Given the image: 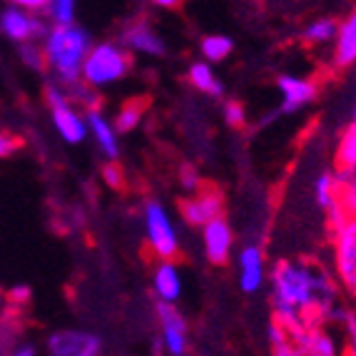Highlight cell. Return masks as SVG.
I'll use <instances>...</instances> for the list:
<instances>
[{
    "label": "cell",
    "mask_w": 356,
    "mask_h": 356,
    "mask_svg": "<svg viewBox=\"0 0 356 356\" xmlns=\"http://www.w3.org/2000/svg\"><path fill=\"white\" fill-rule=\"evenodd\" d=\"M157 319H160L162 349L170 356H184L187 351V321L175 304L157 302Z\"/></svg>",
    "instance_id": "obj_9"
},
{
    "label": "cell",
    "mask_w": 356,
    "mask_h": 356,
    "mask_svg": "<svg viewBox=\"0 0 356 356\" xmlns=\"http://www.w3.org/2000/svg\"><path fill=\"white\" fill-rule=\"evenodd\" d=\"M147 110V97H132L125 105L120 107L118 115H115V130L122 135V132H132L140 122H143V115Z\"/></svg>",
    "instance_id": "obj_20"
},
{
    "label": "cell",
    "mask_w": 356,
    "mask_h": 356,
    "mask_svg": "<svg viewBox=\"0 0 356 356\" xmlns=\"http://www.w3.org/2000/svg\"><path fill=\"white\" fill-rule=\"evenodd\" d=\"M277 88H280V95H282V105H280L282 115L299 113L302 107H307L316 97V85L309 77L282 75L277 80Z\"/></svg>",
    "instance_id": "obj_14"
},
{
    "label": "cell",
    "mask_w": 356,
    "mask_h": 356,
    "mask_svg": "<svg viewBox=\"0 0 356 356\" xmlns=\"http://www.w3.org/2000/svg\"><path fill=\"white\" fill-rule=\"evenodd\" d=\"M20 147H23V140H20V137L10 135V132H0V160L13 157Z\"/></svg>",
    "instance_id": "obj_32"
},
{
    "label": "cell",
    "mask_w": 356,
    "mask_h": 356,
    "mask_svg": "<svg viewBox=\"0 0 356 356\" xmlns=\"http://www.w3.org/2000/svg\"><path fill=\"white\" fill-rule=\"evenodd\" d=\"M8 309V299H6V291L0 289V319H3V314H6Z\"/></svg>",
    "instance_id": "obj_37"
},
{
    "label": "cell",
    "mask_w": 356,
    "mask_h": 356,
    "mask_svg": "<svg viewBox=\"0 0 356 356\" xmlns=\"http://www.w3.org/2000/svg\"><path fill=\"white\" fill-rule=\"evenodd\" d=\"M102 179H105L113 190H120L122 184H125V172H122V167L118 165V160L115 162H107L105 167H102Z\"/></svg>",
    "instance_id": "obj_30"
},
{
    "label": "cell",
    "mask_w": 356,
    "mask_h": 356,
    "mask_svg": "<svg viewBox=\"0 0 356 356\" xmlns=\"http://www.w3.org/2000/svg\"><path fill=\"white\" fill-rule=\"evenodd\" d=\"M132 58L125 50V45H115V42H100L92 45L83 63V83L90 88H105L130 72Z\"/></svg>",
    "instance_id": "obj_3"
},
{
    "label": "cell",
    "mask_w": 356,
    "mask_h": 356,
    "mask_svg": "<svg viewBox=\"0 0 356 356\" xmlns=\"http://www.w3.org/2000/svg\"><path fill=\"white\" fill-rule=\"evenodd\" d=\"M6 299L10 307H25L30 302V289L28 286H13L10 291H6Z\"/></svg>",
    "instance_id": "obj_33"
},
{
    "label": "cell",
    "mask_w": 356,
    "mask_h": 356,
    "mask_svg": "<svg viewBox=\"0 0 356 356\" xmlns=\"http://www.w3.org/2000/svg\"><path fill=\"white\" fill-rule=\"evenodd\" d=\"M232 40L227 35H207L202 40V55L209 63H222V60L229 58L232 53Z\"/></svg>",
    "instance_id": "obj_26"
},
{
    "label": "cell",
    "mask_w": 356,
    "mask_h": 356,
    "mask_svg": "<svg viewBox=\"0 0 356 356\" xmlns=\"http://www.w3.org/2000/svg\"><path fill=\"white\" fill-rule=\"evenodd\" d=\"M152 3L154 6H160V8H170V10L182 6V0H152Z\"/></svg>",
    "instance_id": "obj_36"
},
{
    "label": "cell",
    "mask_w": 356,
    "mask_h": 356,
    "mask_svg": "<svg viewBox=\"0 0 356 356\" xmlns=\"http://www.w3.org/2000/svg\"><path fill=\"white\" fill-rule=\"evenodd\" d=\"M145 237L157 259H175L179 254V234L175 222L160 200H147L143 207Z\"/></svg>",
    "instance_id": "obj_4"
},
{
    "label": "cell",
    "mask_w": 356,
    "mask_h": 356,
    "mask_svg": "<svg viewBox=\"0 0 356 356\" xmlns=\"http://www.w3.org/2000/svg\"><path fill=\"white\" fill-rule=\"evenodd\" d=\"M225 122L229 127H234V130L247 125V113H244V107L237 100L225 102Z\"/></svg>",
    "instance_id": "obj_29"
},
{
    "label": "cell",
    "mask_w": 356,
    "mask_h": 356,
    "mask_svg": "<svg viewBox=\"0 0 356 356\" xmlns=\"http://www.w3.org/2000/svg\"><path fill=\"white\" fill-rule=\"evenodd\" d=\"M356 63V10L339 25L337 45H334V65L349 67Z\"/></svg>",
    "instance_id": "obj_18"
},
{
    "label": "cell",
    "mask_w": 356,
    "mask_h": 356,
    "mask_svg": "<svg viewBox=\"0 0 356 356\" xmlns=\"http://www.w3.org/2000/svg\"><path fill=\"white\" fill-rule=\"evenodd\" d=\"M337 33H339V25L337 20L332 18H321V20H314L312 25L304 28V40L312 42V45H324V42H332L337 40Z\"/></svg>",
    "instance_id": "obj_25"
},
{
    "label": "cell",
    "mask_w": 356,
    "mask_h": 356,
    "mask_svg": "<svg viewBox=\"0 0 356 356\" xmlns=\"http://www.w3.org/2000/svg\"><path fill=\"white\" fill-rule=\"evenodd\" d=\"M334 237V272L341 289L356 299V214L346 217L332 229Z\"/></svg>",
    "instance_id": "obj_6"
},
{
    "label": "cell",
    "mask_w": 356,
    "mask_h": 356,
    "mask_svg": "<svg viewBox=\"0 0 356 356\" xmlns=\"http://www.w3.org/2000/svg\"><path fill=\"white\" fill-rule=\"evenodd\" d=\"M0 356H6V354H3V351H0Z\"/></svg>",
    "instance_id": "obj_39"
},
{
    "label": "cell",
    "mask_w": 356,
    "mask_h": 356,
    "mask_svg": "<svg viewBox=\"0 0 356 356\" xmlns=\"http://www.w3.org/2000/svg\"><path fill=\"white\" fill-rule=\"evenodd\" d=\"M92 42H90L88 30L77 25H55L45 35V63L58 77V85L70 88L80 83L83 75V63L88 58Z\"/></svg>",
    "instance_id": "obj_2"
},
{
    "label": "cell",
    "mask_w": 356,
    "mask_h": 356,
    "mask_svg": "<svg viewBox=\"0 0 356 356\" xmlns=\"http://www.w3.org/2000/svg\"><path fill=\"white\" fill-rule=\"evenodd\" d=\"M154 356H162V354H154Z\"/></svg>",
    "instance_id": "obj_40"
},
{
    "label": "cell",
    "mask_w": 356,
    "mask_h": 356,
    "mask_svg": "<svg viewBox=\"0 0 356 356\" xmlns=\"http://www.w3.org/2000/svg\"><path fill=\"white\" fill-rule=\"evenodd\" d=\"M85 122H88V135L95 140L97 149L105 154L107 162H115L120 157V132L115 125L102 115L100 107L85 110Z\"/></svg>",
    "instance_id": "obj_12"
},
{
    "label": "cell",
    "mask_w": 356,
    "mask_h": 356,
    "mask_svg": "<svg viewBox=\"0 0 356 356\" xmlns=\"http://www.w3.org/2000/svg\"><path fill=\"white\" fill-rule=\"evenodd\" d=\"M272 284L274 321H280L286 332H297L309 321L337 319L341 304L337 302V284L327 272L312 261L282 259L269 269Z\"/></svg>",
    "instance_id": "obj_1"
},
{
    "label": "cell",
    "mask_w": 356,
    "mask_h": 356,
    "mask_svg": "<svg viewBox=\"0 0 356 356\" xmlns=\"http://www.w3.org/2000/svg\"><path fill=\"white\" fill-rule=\"evenodd\" d=\"M289 337L294 339V344L302 349L304 356H341L337 337H334L321 321L302 324V327H299L297 332H291Z\"/></svg>",
    "instance_id": "obj_10"
},
{
    "label": "cell",
    "mask_w": 356,
    "mask_h": 356,
    "mask_svg": "<svg viewBox=\"0 0 356 356\" xmlns=\"http://www.w3.org/2000/svg\"><path fill=\"white\" fill-rule=\"evenodd\" d=\"M15 8H23V10H40V8H48L50 0H10Z\"/></svg>",
    "instance_id": "obj_34"
},
{
    "label": "cell",
    "mask_w": 356,
    "mask_h": 356,
    "mask_svg": "<svg viewBox=\"0 0 356 356\" xmlns=\"http://www.w3.org/2000/svg\"><path fill=\"white\" fill-rule=\"evenodd\" d=\"M202 247L204 254L212 264H227L234 247V232H232L229 222L225 217L212 220L209 225L202 227Z\"/></svg>",
    "instance_id": "obj_13"
},
{
    "label": "cell",
    "mask_w": 356,
    "mask_h": 356,
    "mask_svg": "<svg viewBox=\"0 0 356 356\" xmlns=\"http://www.w3.org/2000/svg\"><path fill=\"white\" fill-rule=\"evenodd\" d=\"M8 356H38V351L33 344H15V346H10Z\"/></svg>",
    "instance_id": "obj_35"
},
{
    "label": "cell",
    "mask_w": 356,
    "mask_h": 356,
    "mask_svg": "<svg viewBox=\"0 0 356 356\" xmlns=\"http://www.w3.org/2000/svg\"><path fill=\"white\" fill-rule=\"evenodd\" d=\"M45 100L50 107V118H53V127L67 145H80L88 137V122L85 115L80 113L67 95V90L63 85H48L45 88Z\"/></svg>",
    "instance_id": "obj_5"
},
{
    "label": "cell",
    "mask_w": 356,
    "mask_h": 356,
    "mask_svg": "<svg viewBox=\"0 0 356 356\" xmlns=\"http://www.w3.org/2000/svg\"><path fill=\"white\" fill-rule=\"evenodd\" d=\"M237 274H239V289L244 294H254L267 282V264H264V252L259 244H247L239 250L237 259Z\"/></svg>",
    "instance_id": "obj_11"
},
{
    "label": "cell",
    "mask_w": 356,
    "mask_h": 356,
    "mask_svg": "<svg viewBox=\"0 0 356 356\" xmlns=\"http://www.w3.org/2000/svg\"><path fill=\"white\" fill-rule=\"evenodd\" d=\"M48 8L55 25H72V20H75V0H50Z\"/></svg>",
    "instance_id": "obj_27"
},
{
    "label": "cell",
    "mask_w": 356,
    "mask_h": 356,
    "mask_svg": "<svg viewBox=\"0 0 356 356\" xmlns=\"http://www.w3.org/2000/svg\"><path fill=\"white\" fill-rule=\"evenodd\" d=\"M179 214L182 220L190 227L209 225L212 220H220L225 217V200H222V192L214 190V187H200L197 192H190L179 202Z\"/></svg>",
    "instance_id": "obj_7"
},
{
    "label": "cell",
    "mask_w": 356,
    "mask_h": 356,
    "mask_svg": "<svg viewBox=\"0 0 356 356\" xmlns=\"http://www.w3.org/2000/svg\"><path fill=\"white\" fill-rule=\"evenodd\" d=\"M179 179H182V187L187 192H197L200 187H202V177H200V172H197L192 165L179 167Z\"/></svg>",
    "instance_id": "obj_31"
},
{
    "label": "cell",
    "mask_w": 356,
    "mask_h": 356,
    "mask_svg": "<svg viewBox=\"0 0 356 356\" xmlns=\"http://www.w3.org/2000/svg\"><path fill=\"white\" fill-rule=\"evenodd\" d=\"M269 344H272V356H304L280 321H272L269 327Z\"/></svg>",
    "instance_id": "obj_24"
},
{
    "label": "cell",
    "mask_w": 356,
    "mask_h": 356,
    "mask_svg": "<svg viewBox=\"0 0 356 356\" xmlns=\"http://www.w3.org/2000/svg\"><path fill=\"white\" fill-rule=\"evenodd\" d=\"M354 118H356V105H354Z\"/></svg>",
    "instance_id": "obj_38"
},
{
    "label": "cell",
    "mask_w": 356,
    "mask_h": 356,
    "mask_svg": "<svg viewBox=\"0 0 356 356\" xmlns=\"http://www.w3.org/2000/svg\"><path fill=\"white\" fill-rule=\"evenodd\" d=\"M48 356H100L102 339L88 329H60L48 337Z\"/></svg>",
    "instance_id": "obj_8"
},
{
    "label": "cell",
    "mask_w": 356,
    "mask_h": 356,
    "mask_svg": "<svg viewBox=\"0 0 356 356\" xmlns=\"http://www.w3.org/2000/svg\"><path fill=\"white\" fill-rule=\"evenodd\" d=\"M187 77H190L192 88H197L200 92H204V95H209V97L225 95V88H222V83L217 80V75H214L209 63H195V65L190 67V72H187Z\"/></svg>",
    "instance_id": "obj_19"
},
{
    "label": "cell",
    "mask_w": 356,
    "mask_h": 356,
    "mask_svg": "<svg viewBox=\"0 0 356 356\" xmlns=\"http://www.w3.org/2000/svg\"><path fill=\"white\" fill-rule=\"evenodd\" d=\"M0 30L10 40H18V42H28L40 35L42 38L48 35V28L38 18L28 15L23 8H8V10H3V15H0Z\"/></svg>",
    "instance_id": "obj_15"
},
{
    "label": "cell",
    "mask_w": 356,
    "mask_h": 356,
    "mask_svg": "<svg viewBox=\"0 0 356 356\" xmlns=\"http://www.w3.org/2000/svg\"><path fill=\"white\" fill-rule=\"evenodd\" d=\"M314 202L319 204V209L329 212L332 207H337V177L334 172H321L319 177L314 179Z\"/></svg>",
    "instance_id": "obj_23"
},
{
    "label": "cell",
    "mask_w": 356,
    "mask_h": 356,
    "mask_svg": "<svg viewBox=\"0 0 356 356\" xmlns=\"http://www.w3.org/2000/svg\"><path fill=\"white\" fill-rule=\"evenodd\" d=\"M337 170H356V118L344 127L337 145Z\"/></svg>",
    "instance_id": "obj_22"
},
{
    "label": "cell",
    "mask_w": 356,
    "mask_h": 356,
    "mask_svg": "<svg viewBox=\"0 0 356 356\" xmlns=\"http://www.w3.org/2000/svg\"><path fill=\"white\" fill-rule=\"evenodd\" d=\"M20 58H23L25 65L33 67V70H42V67L48 65V63H45V50H40V45H35L33 40L20 42Z\"/></svg>",
    "instance_id": "obj_28"
},
{
    "label": "cell",
    "mask_w": 356,
    "mask_h": 356,
    "mask_svg": "<svg viewBox=\"0 0 356 356\" xmlns=\"http://www.w3.org/2000/svg\"><path fill=\"white\" fill-rule=\"evenodd\" d=\"M152 289L157 302L175 304L182 297V274L172 259H160L152 272Z\"/></svg>",
    "instance_id": "obj_16"
},
{
    "label": "cell",
    "mask_w": 356,
    "mask_h": 356,
    "mask_svg": "<svg viewBox=\"0 0 356 356\" xmlns=\"http://www.w3.org/2000/svg\"><path fill=\"white\" fill-rule=\"evenodd\" d=\"M337 200L349 217L356 214V170H337Z\"/></svg>",
    "instance_id": "obj_21"
},
{
    "label": "cell",
    "mask_w": 356,
    "mask_h": 356,
    "mask_svg": "<svg viewBox=\"0 0 356 356\" xmlns=\"http://www.w3.org/2000/svg\"><path fill=\"white\" fill-rule=\"evenodd\" d=\"M122 45L130 48V50H135V53H143V55H162L165 53V42H162V38L157 35V33H154L145 20L130 25V28L122 33Z\"/></svg>",
    "instance_id": "obj_17"
}]
</instances>
